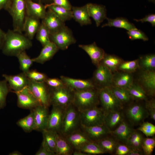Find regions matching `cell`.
<instances>
[{
  "mask_svg": "<svg viewBox=\"0 0 155 155\" xmlns=\"http://www.w3.org/2000/svg\"><path fill=\"white\" fill-rule=\"evenodd\" d=\"M31 40L22 33L9 29L6 33L4 41L1 49L4 55L16 57L19 54L30 48Z\"/></svg>",
  "mask_w": 155,
  "mask_h": 155,
  "instance_id": "obj_1",
  "label": "cell"
},
{
  "mask_svg": "<svg viewBox=\"0 0 155 155\" xmlns=\"http://www.w3.org/2000/svg\"><path fill=\"white\" fill-rule=\"evenodd\" d=\"M99 101L98 88L74 92L72 104L79 111L96 106Z\"/></svg>",
  "mask_w": 155,
  "mask_h": 155,
  "instance_id": "obj_2",
  "label": "cell"
},
{
  "mask_svg": "<svg viewBox=\"0 0 155 155\" xmlns=\"http://www.w3.org/2000/svg\"><path fill=\"white\" fill-rule=\"evenodd\" d=\"M80 126V112L72 104L66 108L61 127L57 132L65 137L79 130Z\"/></svg>",
  "mask_w": 155,
  "mask_h": 155,
  "instance_id": "obj_3",
  "label": "cell"
},
{
  "mask_svg": "<svg viewBox=\"0 0 155 155\" xmlns=\"http://www.w3.org/2000/svg\"><path fill=\"white\" fill-rule=\"evenodd\" d=\"M6 11L12 17L13 30L22 33L23 25L27 16L25 0H11Z\"/></svg>",
  "mask_w": 155,
  "mask_h": 155,
  "instance_id": "obj_4",
  "label": "cell"
},
{
  "mask_svg": "<svg viewBox=\"0 0 155 155\" xmlns=\"http://www.w3.org/2000/svg\"><path fill=\"white\" fill-rule=\"evenodd\" d=\"M81 127L104 124L106 114L97 106L79 111Z\"/></svg>",
  "mask_w": 155,
  "mask_h": 155,
  "instance_id": "obj_5",
  "label": "cell"
},
{
  "mask_svg": "<svg viewBox=\"0 0 155 155\" xmlns=\"http://www.w3.org/2000/svg\"><path fill=\"white\" fill-rule=\"evenodd\" d=\"M50 104L52 105L66 108L72 104L74 92L65 86L50 89Z\"/></svg>",
  "mask_w": 155,
  "mask_h": 155,
  "instance_id": "obj_6",
  "label": "cell"
},
{
  "mask_svg": "<svg viewBox=\"0 0 155 155\" xmlns=\"http://www.w3.org/2000/svg\"><path fill=\"white\" fill-rule=\"evenodd\" d=\"M98 92L99 101L106 113L117 111L121 107L122 103L115 96L110 87L98 88Z\"/></svg>",
  "mask_w": 155,
  "mask_h": 155,
  "instance_id": "obj_7",
  "label": "cell"
},
{
  "mask_svg": "<svg viewBox=\"0 0 155 155\" xmlns=\"http://www.w3.org/2000/svg\"><path fill=\"white\" fill-rule=\"evenodd\" d=\"M27 87L40 105L48 107L51 104L50 89L44 82L30 80Z\"/></svg>",
  "mask_w": 155,
  "mask_h": 155,
  "instance_id": "obj_8",
  "label": "cell"
},
{
  "mask_svg": "<svg viewBox=\"0 0 155 155\" xmlns=\"http://www.w3.org/2000/svg\"><path fill=\"white\" fill-rule=\"evenodd\" d=\"M50 39L59 49L63 50L67 49L76 41L71 30L65 26L57 32L50 34Z\"/></svg>",
  "mask_w": 155,
  "mask_h": 155,
  "instance_id": "obj_9",
  "label": "cell"
},
{
  "mask_svg": "<svg viewBox=\"0 0 155 155\" xmlns=\"http://www.w3.org/2000/svg\"><path fill=\"white\" fill-rule=\"evenodd\" d=\"M94 71L92 79L98 88L112 86L113 74L106 66L100 63Z\"/></svg>",
  "mask_w": 155,
  "mask_h": 155,
  "instance_id": "obj_10",
  "label": "cell"
},
{
  "mask_svg": "<svg viewBox=\"0 0 155 155\" xmlns=\"http://www.w3.org/2000/svg\"><path fill=\"white\" fill-rule=\"evenodd\" d=\"M60 79L66 86L74 92L98 88L92 80L75 79L61 76Z\"/></svg>",
  "mask_w": 155,
  "mask_h": 155,
  "instance_id": "obj_11",
  "label": "cell"
},
{
  "mask_svg": "<svg viewBox=\"0 0 155 155\" xmlns=\"http://www.w3.org/2000/svg\"><path fill=\"white\" fill-rule=\"evenodd\" d=\"M14 92L17 96V105L20 108L32 110L40 104L27 86Z\"/></svg>",
  "mask_w": 155,
  "mask_h": 155,
  "instance_id": "obj_12",
  "label": "cell"
},
{
  "mask_svg": "<svg viewBox=\"0 0 155 155\" xmlns=\"http://www.w3.org/2000/svg\"><path fill=\"white\" fill-rule=\"evenodd\" d=\"M51 111L49 114L46 129L58 132L62 123L66 108L52 105Z\"/></svg>",
  "mask_w": 155,
  "mask_h": 155,
  "instance_id": "obj_13",
  "label": "cell"
},
{
  "mask_svg": "<svg viewBox=\"0 0 155 155\" xmlns=\"http://www.w3.org/2000/svg\"><path fill=\"white\" fill-rule=\"evenodd\" d=\"M2 76L7 82L11 90H13V92L27 86L30 80L26 74L22 72L15 75L3 74Z\"/></svg>",
  "mask_w": 155,
  "mask_h": 155,
  "instance_id": "obj_14",
  "label": "cell"
},
{
  "mask_svg": "<svg viewBox=\"0 0 155 155\" xmlns=\"http://www.w3.org/2000/svg\"><path fill=\"white\" fill-rule=\"evenodd\" d=\"M48 107L39 104L32 110L34 117V130L42 131L46 127L49 113Z\"/></svg>",
  "mask_w": 155,
  "mask_h": 155,
  "instance_id": "obj_15",
  "label": "cell"
},
{
  "mask_svg": "<svg viewBox=\"0 0 155 155\" xmlns=\"http://www.w3.org/2000/svg\"><path fill=\"white\" fill-rule=\"evenodd\" d=\"M42 22L49 29L50 34H53L60 30L65 25V22L60 19L50 9L48 8Z\"/></svg>",
  "mask_w": 155,
  "mask_h": 155,
  "instance_id": "obj_16",
  "label": "cell"
},
{
  "mask_svg": "<svg viewBox=\"0 0 155 155\" xmlns=\"http://www.w3.org/2000/svg\"><path fill=\"white\" fill-rule=\"evenodd\" d=\"M78 46L88 55L92 63L96 67L100 63L105 54L104 50L98 47L95 42L89 44H79Z\"/></svg>",
  "mask_w": 155,
  "mask_h": 155,
  "instance_id": "obj_17",
  "label": "cell"
},
{
  "mask_svg": "<svg viewBox=\"0 0 155 155\" xmlns=\"http://www.w3.org/2000/svg\"><path fill=\"white\" fill-rule=\"evenodd\" d=\"M27 16L42 20L46 12L45 5L32 0H25Z\"/></svg>",
  "mask_w": 155,
  "mask_h": 155,
  "instance_id": "obj_18",
  "label": "cell"
},
{
  "mask_svg": "<svg viewBox=\"0 0 155 155\" xmlns=\"http://www.w3.org/2000/svg\"><path fill=\"white\" fill-rule=\"evenodd\" d=\"M74 149H78L88 143L93 142L82 131L78 130L65 137Z\"/></svg>",
  "mask_w": 155,
  "mask_h": 155,
  "instance_id": "obj_19",
  "label": "cell"
},
{
  "mask_svg": "<svg viewBox=\"0 0 155 155\" xmlns=\"http://www.w3.org/2000/svg\"><path fill=\"white\" fill-rule=\"evenodd\" d=\"M43 47L39 55L37 57L32 59L33 62L43 64L51 59L59 49L57 46L51 41Z\"/></svg>",
  "mask_w": 155,
  "mask_h": 155,
  "instance_id": "obj_20",
  "label": "cell"
},
{
  "mask_svg": "<svg viewBox=\"0 0 155 155\" xmlns=\"http://www.w3.org/2000/svg\"><path fill=\"white\" fill-rule=\"evenodd\" d=\"M87 4L90 17H92L95 21L96 26L98 27L100 24L107 18L105 6L92 3Z\"/></svg>",
  "mask_w": 155,
  "mask_h": 155,
  "instance_id": "obj_21",
  "label": "cell"
},
{
  "mask_svg": "<svg viewBox=\"0 0 155 155\" xmlns=\"http://www.w3.org/2000/svg\"><path fill=\"white\" fill-rule=\"evenodd\" d=\"M81 127L89 139L94 142L102 138L109 131L104 124Z\"/></svg>",
  "mask_w": 155,
  "mask_h": 155,
  "instance_id": "obj_22",
  "label": "cell"
},
{
  "mask_svg": "<svg viewBox=\"0 0 155 155\" xmlns=\"http://www.w3.org/2000/svg\"><path fill=\"white\" fill-rule=\"evenodd\" d=\"M139 80L142 86L151 95L155 90V72L154 71H142Z\"/></svg>",
  "mask_w": 155,
  "mask_h": 155,
  "instance_id": "obj_23",
  "label": "cell"
},
{
  "mask_svg": "<svg viewBox=\"0 0 155 155\" xmlns=\"http://www.w3.org/2000/svg\"><path fill=\"white\" fill-rule=\"evenodd\" d=\"M71 10L73 18L81 26L92 24L88 11L87 4L81 7H72Z\"/></svg>",
  "mask_w": 155,
  "mask_h": 155,
  "instance_id": "obj_24",
  "label": "cell"
},
{
  "mask_svg": "<svg viewBox=\"0 0 155 155\" xmlns=\"http://www.w3.org/2000/svg\"><path fill=\"white\" fill-rule=\"evenodd\" d=\"M40 20L27 16L25 18L23 27L24 35L30 40L34 38L41 24Z\"/></svg>",
  "mask_w": 155,
  "mask_h": 155,
  "instance_id": "obj_25",
  "label": "cell"
},
{
  "mask_svg": "<svg viewBox=\"0 0 155 155\" xmlns=\"http://www.w3.org/2000/svg\"><path fill=\"white\" fill-rule=\"evenodd\" d=\"M131 73L121 71L113 74L112 86L127 88L133 82Z\"/></svg>",
  "mask_w": 155,
  "mask_h": 155,
  "instance_id": "obj_26",
  "label": "cell"
},
{
  "mask_svg": "<svg viewBox=\"0 0 155 155\" xmlns=\"http://www.w3.org/2000/svg\"><path fill=\"white\" fill-rule=\"evenodd\" d=\"M74 150V148L65 137L57 132L55 152L56 155H72Z\"/></svg>",
  "mask_w": 155,
  "mask_h": 155,
  "instance_id": "obj_27",
  "label": "cell"
},
{
  "mask_svg": "<svg viewBox=\"0 0 155 155\" xmlns=\"http://www.w3.org/2000/svg\"><path fill=\"white\" fill-rule=\"evenodd\" d=\"M106 19L107 22L103 24L102 28L106 26L114 27L123 28L127 31L136 28L133 24L124 18H117L114 19L107 18Z\"/></svg>",
  "mask_w": 155,
  "mask_h": 155,
  "instance_id": "obj_28",
  "label": "cell"
},
{
  "mask_svg": "<svg viewBox=\"0 0 155 155\" xmlns=\"http://www.w3.org/2000/svg\"><path fill=\"white\" fill-rule=\"evenodd\" d=\"M42 132L43 139L42 144L55 154L57 132L45 129Z\"/></svg>",
  "mask_w": 155,
  "mask_h": 155,
  "instance_id": "obj_29",
  "label": "cell"
},
{
  "mask_svg": "<svg viewBox=\"0 0 155 155\" xmlns=\"http://www.w3.org/2000/svg\"><path fill=\"white\" fill-rule=\"evenodd\" d=\"M127 114L128 117L132 121L135 122H138L145 117L146 111L142 105L135 104L128 109Z\"/></svg>",
  "mask_w": 155,
  "mask_h": 155,
  "instance_id": "obj_30",
  "label": "cell"
},
{
  "mask_svg": "<svg viewBox=\"0 0 155 155\" xmlns=\"http://www.w3.org/2000/svg\"><path fill=\"white\" fill-rule=\"evenodd\" d=\"M45 5L46 8L51 10L64 22L73 18L71 10H68L62 7L51 3L46 4Z\"/></svg>",
  "mask_w": 155,
  "mask_h": 155,
  "instance_id": "obj_31",
  "label": "cell"
},
{
  "mask_svg": "<svg viewBox=\"0 0 155 155\" xmlns=\"http://www.w3.org/2000/svg\"><path fill=\"white\" fill-rule=\"evenodd\" d=\"M122 61L121 59L115 55L105 54L100 63L113 73L117 69L119 65Z\"/></svg>",
  "mask_w": 155,
  "mask_h": 155,
  "instance_id": "obj_32",
  "label": "cell"
},
{
  "mask_svg": "<svg viewBox=\"0 0 155 155\" xmlns=\"http://www.w3.org/2000/svg\"><path fill=\"white\" fill-rule=\"evenodd\" d=\"M139 67L143 71H154L155 69V55L150 54L142 56L139 59Z\"/></svg>",
  "mask_w": 155,
  "mask_h": 155,
  "instance_id": "obj_33",
  "label": "cell"
},
{
  "mask_svg": "<svg viewBox=\"0 0 155 155\" xmlns=\"http://www.w3.org/2000/svg\"><path fill=\"white\" fill-rule=\"evenodd\" d=\"M132 131L128 125L124 121L121 123L113 133L117 139L126 142Z\"/></svg>",
  "mask_w": 155,
  "mask_h": 155,
  "instance_id": "obj_34",
  "label": "cell"
},
{
  "mask_svg": "<svg viewBox=\"0 0 155 155\" xmlns=\"http://www.w3.org/2000/svg\"><path fill=\"white\" fill-rule=\"evenodd\" d=\"M122 115L117 111L110 112L106 114L104 124L108 129L116 127L122 120Z\"/></svg>",
  "mask_w": 155,
  "mask_h": 155,
  "instance_id": "obj_35",
  "label": "cell"
},
{
  "mask_svg": "<svg viewBox=\"0 0 155 155\" xmlns=\"http://www.w3.org/2000/svg\"><path fill=\"white\" fill-rule=\"evenodd\" d=\"M17 124L26 132L34 130V121L32 111V110L27 116L19 120L17 122Z\"/></svg>",
  "mask_w": 155,
  "mask_h": 155,
  "instance_id": "obj_36",
  "label": "cell"
},
{
  "mask_svg": "<svg viewBox=\"0 0 155 155\" xmlns=\"http://www.w3.org/2000/svg\"><path fill=\"white\" fill-rule=\"evenodd\" d=\"M110 87L115 96L121 103L129 102L132 98L127 88L112 86Z\"/></svg>",
  "mask_w": 155,
  "mask_h": 155,
  "instance_id": "obj_37",
  "label": "cell"
},
{
  "mask_svg": "<svg viewBox=\"0 0 155 155\" xmlns=\"http://www.w3.org/2000/svg\"><path fill=\"white\" fill-rule=\"evenodd\" d=\"M49 30L44 24L42 22L36 34L37 40L43 46L51 42Z\"/></svg>",
  "mask_w": 155,
  "mask_h": 155,
  "instance_id": "obj_38",
  "label": "cell"
},
{
  "mask_svg": "<svg viewBox=\"0 0 155 155\" xmlns=\"http://www.w3.org/2000/svg\"><path fill=\"white\" fill-rule=\"evenodd\" d=\"M20 64V69L25 73L28 71L33 62L32 59L28 55L25 51L22 52L16 57Z\"/></svg>",
  "mask_w": 155,
  "mask_h": 155,
  "instance_id": "obj_39",
  "label": "cell"
},
{
  "mask_svg": "<svg viewBox=\"0 0 155 155\" xmlns=\"http://www.w3.org/2000/svg\"><path fill=\"white\" fill-rule=\"evenodd\" d=\"M75 150L80 151L87 155L101 154L105 152L98 144L94 142L86 144L80 148Z\"/></svg>",
  "mask_w": 155,
  "mask_h": 155,
  "instance_id": "obj_40",
  "label": "cell"
},
{
  "mask_svg": "<svg viewBox=\"0 0 155 155\" xmlns=\"http://www.w3.org/2000/svg\"><path fill=\"white\" fill-rule=\"evenodd\" d=\"M127 89L132 98L141 100L146 99V92L140 85L133 83Z\"/></svg>",
  "mask_w": 155,
  "mask_h": 155,
  "instance_id": "obj_41",
  "label": "cell"
},
{
  "mask_svg": "<svg viewBox=\"0 0 155 155\" xmlns=\"http://www.w3.org/2000/svg\"><path fill=\"white\" fill-rule=\"evenodd\" d=\"M139 68L138 59L131 61H123L119 65L117 69L131 73L135 71Z\"/></svg>",
  "mask_w": 155,
  "mask_h": 155,
  "instance_id": "obj_42",
  "label": "cell"
},
{
  "mask_svg": "<svg viewBox=\"0 0 155 155\" xmlns=\"http://www.w3.org/2000/svg\"><path fill=\"white\" fill-rule=\"evenodd\" d=\"M94 142L105 152L112 153L116 147L115 142L113 139L110 138H102Z\"/></svg>",
  "mask_w": 155,
  "mask_h": 155,
  "instance_id": "obj_43",
  "label": "cell"
},
{
  "mask_svg": "<svg viewBox=\"0 0 155 155\" xmlns=\"http://www.w3.org/2000/svg\"><path fill=\"white\" fill-rule=\"evenodd\" d=\"M10 90L6 80H0V109L5 105L6 97Z\"/></svg>",
  "mask_w": 155,
  "mask_h": 155,
  "instance_id": "obj_44",
  "label": "cell"
},
{
  "mask_svg": "<svg viewBox=\"0 0 155 155\" xmlns=\"http://www.w3.org/2000/svg\"><path fill=\"white\" fill-rule=\"evenodd\" d=\"M26 74L30 80L38 82H45L48 78L45 74L36 70H29Z\"/></svg>",
  "mask_w": 155,
  "mask_h": 155,
  "instance_id": "obj_45",
  "label": "cell"
},
{
  "mask_svg": "<svg viewBox=\"0 0 155 155\" xmlns=\"http://www.w3.org/2000/svg\"><path fill=\"white\" fill-rule=\"evenodd\" d=\"M155 146L154 138H147L143 140L141 147L146 154L150 155L153 151Z\"/></svg>",
  "mask_w": 155,
  "mask_h": 155,
  "instance_id": "obj_46",
  "label": "cell"
},
{
  "mask_svg": "<svg viewBox=\"0 0 155 155\" xmlns=\"http://www.w3.org/2000/svg\"><path fill=\"white\" fill-rule=\"evenodd\" d=\"M129 38L131 40L141 39L144 41L148 40V38L146 34L136 28L130 30L127 32Z\"/></svg>",
  "mask_w": 155,
  "mask_h": 155,
  "instance_id": "obj_47",
  "label": "cell"
},
{
  "mask_svg": "<svg viewBox=\"0 0 155 155\" xmlns=\"http://www.w3.org/2000/svg\"><path fill=\"white\" fill-rule=\"evenodd\" d=\"M138 130L142 132L147 137L152 136L155 133V126L152 124L148 122L143 123Z\"/></svg>",
  "mask_w": 155,
  "mask_h": 155,
  "instance_id": "obj_48",
  "label": "cell"
},
{
  "mask_svg": "<svg viewBox=\"0 0 155 155\" xmlns=\"http://www.w3.org/2000/svg\"><path fill=\"white\" fill-rule=\"evenodd\" d=\"M50 89H54L65 86L60 79L48 78L44 82Z\"/></svg>",
  "mask_w": 155,
  "mask_h": 155,
  "instance_id": "obj_49",
  "label": "cell"
},
{
  "mask_svg": "<svg viewBox=\"0 0 155 155\" xmlns=\"http://www.w3.org/2000/svg\"><path fill=\"white\" fill-rule=\"evenodd\" d=\"M143 139L142 135L137 131H132L127 139L126 142L129 146H130L137 140Z\"/></svg>",
  "mask_w": 155,
  "mask_h": 155,
  "instance_id": "obj_50",
  "label": "cell"
},
{
  "mask_svg": "<svg viewBox=\"0 0 155 155\" xmlns=\"http://www.w3.org/2000/svg\"><path fill=\"white\" fill-rule=\"evenodd\" d=\"M50 3L62 7L68 10H71L72 7L68 0H52V3Z\"/></svg>",
  "mask_w": 155,
  "mask_h": 155,
  "instance_id": "obj_51",
  "label": "cell"
},
{
  "mask_svg": "<svg viewBox=\"0 0 155 155\" xmlns=\"http://www.w3.org/2000/svg\"><path fill=\"white\" fill-rule=\"evenodd\" d=\"M134 20L137 22H140L142 23L148 22L150 23L153 26H155V14H150L142 19L138 20L134 19Z\"/></svg>",
  "mask_w": 155,
  "mask_h": 155,
  "instance_id": "obj_52",
  "label": "cell"
},
{
  "mask_svg": "<svg viewBox=\"0 0 155 155\" xmlns=\"http://www.w3.org/2000/svg\"><path fill=\"white\" fill-rule=\"evenodd\" d=\"M151 118L155 120V103L154 100H151L148 102L146 104Z\"/></svg>",
  "mask_w": 155,
  "mask_h": 155,
  "instance_id": "obj_53",
  "label": "cell"
},
{
  "mask_svg": "<svg viewBox=\"0 0 155 155\" xmlns=\"http://www.w3.org/2000/svg\"><path fill=\"white\" fill-rule=\"evenodd\" d=\"M116 154L118 155L127 154L130 150L127 146L123 145H119L116 147Z\"/></svg>",
  "mask_w": 155,
  "mask_h": 155,
  "instance_id": "obj_54",
  "label": "cell"
},
{
  "mask_svg": "<svg viewBox=\"0 0 155 155\" xmlns=\"http://www.w3.org/2000/svg\"><path fill=\"white\" fill-rule=\"evenodd\" d=\"M36 155H55V154L50 151L42 144L40 149L36 153Z\"/></svg>",
  "mask_w": 155,
  "mask_h": 155,
  "instance_id": "obj_55",
  "label": "cell"
},
{
  "mask_svg": "<svg viewBox=\"0 0 155 155\" xmlns=\"http://www.w3.org/2000/svg\"><path fill=\"white\" fill-rule=\"evenodd\" d=\"M11 1V0H0V10L4 9L6 10Z\"/></svg>",
  "mask_w": 155,
  "mask_h": 155,
  "instance_id": "obj_56",
  "label": "cell"
},
{
  "mask_svg": "<svg viewBox=\"0 0 155 155\" xmlns=\"http://www.w3.org/2000/svg\"><path fill=\"white\" fill-rule=\"evenodd\" d=\"M6 33L0 28V50L1 49L5 38Z\"/></svg>",
  "mask_w": 155,
  "mask_h": 155,
  "instance_id": "obj_57",
  "label": "cell"
},
{
  "mask_svg": "<svg viewBox=\"0 0 155 155\" xmlns=\"http://www.w3.org/2000/svg\"><path fill=\"white\" fill-rule=\"evenodd\" d=\"M142 153L139 150L133 149L130 150V151L127 154L128 155H141Z\"/></svg>",
  "mask_w": 155,
  "mask_h": 155,
  "instance_id": "obj_58",
  "label": "cell"
},
{
  "mask_svg": "<svg viewBox=\"0 0 155 155\" xmlns=\"http://www.w3.org/2000/svg\"><path fill=\"white\" fill-rule=\"evenodd\" d=\"M73 155H88L87 154L77 150L74 149Z\"/></svg>",
  "mask_w": 155,
  "mask_h": 155,
  "instance_id": "obj_59",
  "label": "cell"
},
{
  "mask_svg": "<svg viewBox=\"0 0 155 155\" xmlns=\"http://www.w3.org/2000/svg\"><path fill=\"white\" fill-rule=\"evenodd\" d=\"M33 1L38 3H40L43 4V3H46H46L47 2H51L52 3V0H32Z\"/></svg>",
  "mask_w": 155,
  "mask_h": 155,
  "instance_id": "obj_60",
  "label": "cell"
},
{
  "mask_svg": "<svg viewBox=\"0 0 155 155\" xmlns=\"http://www.w3.org/2000/svg\"><path fill=\"white\" fill-rule=\"evenodd\" d=\"M9 155H21L22 154L19 152L17 151H14L10 153Z\"/></svg>",
  "mask_w": 155,
  "mask_h": 155,
  "instance_id": "obj_61",
  "label": "cell"
},
{
  "mask_svg": "<svg viewBox=\"0 0 155 155\" xmlns=\"http://www.w3.org/2000/svg\"><path fill=\"white\" fill-rule=\"evenodd\" d=\"M150 1H152V2H154L155 1V0H149Z\"/></svg>",
  "mask_w": 155,
  "mask_h": 155,
  "instance_id": "obj_62",
  "label": "cell"
}]
</instances>
